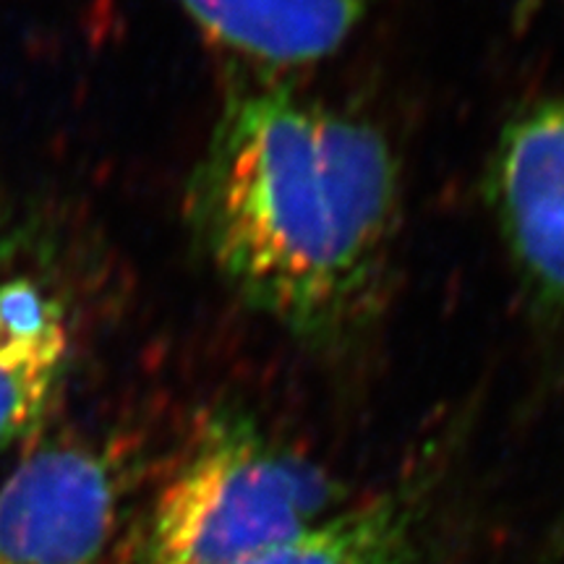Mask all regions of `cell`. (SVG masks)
I'll use <instances>...</instances> for the list:
<instances>
[{
	"label": "cell",
	"instance_id": "6da1fadb",
	"mask_svg": "<svg viewBox=\"0 0 564 564\" xmlns=\"http://www.w3.org/2000/svg\"><path fill=\"white\" fill-rule=\"evenodd\" d=\"M398 212L400 167L384 133L274 87L225 100L188 188L217 274L308 343H333L369 316Z\"/></svg>",
	"mask_w": 564,
	"mask_h": 564
},
{
	"label": "cell",
	"instance_id": "7a4b0ae2",
	"mask_svg": "<svg viewBox=\"0 0 564 564\" xmlns=\"http://www.w3.org/2000/svg\"><path fill=\"white\" fill-rule=\"evenodd\" d=\"M329 478L249 415H212L154 502L141 564H251L327 518Z\"/></svg>",
	"mask_w": 564,
	"mask_h": 564
},
{
	"label": "cell",
	"instance_id": "3957f363",
	"mask_svg": "<svg viewBox=\"0 0 564 564\" xmlns=\"http://www.w3.org/2000/svg\"><path fill=\"white\" fill-rule=\"evenodd\" d=\"M118 510L108 457L51 444L0 484V564H97Z\"/></svg>",
	"mask_w": 564,
	"mask_h": 564
},
{
	"label": "cell",
	"instance_id": "277c9868",
	"mask_svg": "<svg viewBox=\"0 0 564 564\" xmlns=\"http://www.w3.org/2000/svg\"><path fill=\"white\" fill-rule=\"evenodd\" d=\"M489 202L528 295L564 314V97L507 121L491 154Z\"/></svg>",
	"mask_w": 564,
	"mask_h": 564
},
{
	"label": "cell",
	"instance_id": "5b68a950",
	"mask_svg": "<svg viewBox=\"0 0 564 564\" xmlns=\"http://www.w3.org/2000/svg\"><path fill=\"white\" fill-rule=\"evenodd\" d=\"M204 37L238 58L295 68L335 55L371 0H178Z\"/></svg>",
	"mask_w": 564,
	"mask_h": 564
},
{
	"label": "cell",
	"instance_id": "8992f818",
	"mask_svg": "<svg viewBox=\"0 0 564 564\" xmlns=\"http://www.w3.org/2000/svg\"><path fill=\"white\" fill-rule=\"evenodd\" d=\"M70 350L61 301L24 274H0V447L45 411Z\"/></svg>",
	"mask_w": 564,
	"mask_h": 564
},
{
	"label": "cell",
	"instance_id": "52a82bcc",
	"mask_svg": "<svg viewBox=\"0 0 564 564\" xmlns=\"http://www.w3.org/2000/svg\"><path fill=\"white\" fill-rule=\"evenodd\" d=\"M419 502L387 491L329 512L299 539L251 564H413Z\"/></svg>",
	"mask_w": 564,
	"mask_h": 564
}]
</instances>
